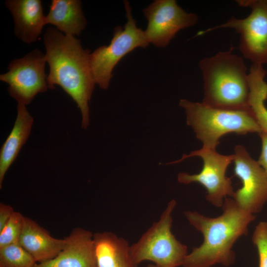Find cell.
<instances>
[{
    "label": "cell",
    "instance_id": "obj_1",
    "mask_svg": "<svg viewBox=\"0 0 267 267\" xmlns=\"http://www.w3.org/2000/svg\"><path fill=\"white\" fill-rule=\"evenodd\" d=\"M45 58L49 67L48 89L58 85L74 100L82 115L81 126L89 125V102L96 84L89 63L90 51L75 36L49 27L44 35Z\"/></svg>",
    "mask_w": 267,
    "mask_h": 267
},
{
    "label": "cell",
    "instance_id": "obj_18",
    "mask_svg": "<svg viewBox=\"0 0 267 267\" xmlns=\"http://www.w3.org/2000/svg\"><path fill=\"white\" fill-rule=\"evenodd\" d=\"M267 72L263 66H251L248 73L250 87L249 106L262 131L267 134V83L265 81Z\"/></svg>",
    "mask_w": 267,
    "mask_h": 267
},
{
    "label": "cell",
    "instance_id": "obj_16",
    "mask_svg": "<svg viewBox=\"0 0 267 267\" xmlns=\"http://www.w3.org/2000/svg\"><path fill=\"white\" fill-rule=\"evenodd\" d=\"M17 114L13 127L0 152V188L5 175L15 161L30 134L34 119L25 105L18 104Z\"/></svg>",
    "mask_w": 267,
    "mask_h": 267
},
{
    "label": "cell",
    "instance_id": "obj_2",
    "mask_svg": "<svg viewBox=\"0 0 267 267\" xmlns=\"http://www.w3.org/2000/svg\"><path fill=\"white\" fill-rule=\"evenodd\" d=\"M222 207V214L216 218L195 211L184 212L189 223L202 233L204 240L186 256L183 267H211L217 264L229 267L233 264V246L239 237L248 234L256 216L240 208L231 197L225 198Z\"/></svg>",
    "mask_w": 267,
    "mask_h": 267
},
{
    "label": "cell",
    "instance_id": "obj_5",
    "mask_svg": "<svg viewBox=\"0 0 267 267\" xmlns=\"http://www.w3.org/2000/svg\"><path fill=\"white\" fill-rule=\"evenodd\" d=\"M176 204L175 200L170 201L158 221L130 246L131 256L136 266L144 261H151L159 267L182 266L188 254L187 246L178 241L171 231L172 213Z\"/></svg>",
    "mask_w": 267,
    "mask_h": 267
},
{
    "label": "cell",
    "instance_id": "obj_8",
    "mask_svg": "<svg viewBox=\"0 0 267 267\" xmlns=\"http://www.w3.org/2000/svg\"><path fill=\"white\" fill-rule=\"evenodd\" d=\"M193 156L202 158L203 162L202 170L199 173L193 175L179 173L178 175V181L186 184L191 182L201 184L207 190V200L217 207H222L225 198L232 197L234 193L231 178L226 176L227 168L233 161V154L222 155L216 150L202 147L188 155L183 154L179 160L168 164L178 163Z\"/></svg>",
    "mask_w": 267,
    "mask_h": 267
},
{
    "label": "cell",
    "instance_id": "obj_22",
    "mask_svg": "<svg viewBox=\"0 0 267 267\" xmlns=\"http://www.w3.org/2000/svg\"><path fill=\"white\" fill-rule=\"evenodd\" d=\"M259 135L261 139L262 149L257 162L267 176V134L262 132Z\"/></svg>",
    "mask_w": 267,
    "mask_h": 267
},
{
    "label": "cell",
    "instance_id": "obj_7",
    "mask_svg": "<svg viewBox=\"0 0 267 267\" xmlns=\"http://www.w3.org/2000/svg\"><path fill=\"white\" fill-rule=\"evenodd\" d=\"M240 6L251 9L243 19L232 17L226 22L200 31L202 35L221 28H232L240 35V50L255 64H267V0H239Z\"/></svg>",
    "mask_w": 267,
    "mask_h": 267
},
{
    "label": "cell",
    "instance_id": "obj_12",
    "mask_svg": "<svg viewBox=\"0 0 267 267\" xmlns=\"http://www.w3.org/2000/svg\"><path fill=\"white\" fill-rule=\"evenodd\" d=\"M93 236L86 229H73L65 237L66 245L56 257L33 267H97Z\"/></svg>",
    "mask_w": 267,
    "mask_h": 267
},
{
    "label": "cell",
    "instance_id": "obj_9",
    "mask_svg": "<svg viewBox=\"0 0 267 267\" xmlns=\"http://www.w3.org/2000/svg\"><path fill=\"white\" fill-rule=\"evenodd\" d=\"M46 62L45 54L35 49L13 60L8 71L0 75V81L8 85V92L18 104L28 105L37 94L48 89L44 71Z\"/></svg>",
    "mask_w": 267,
    "mask_h": 267
},
{
    "label": "cell",
    "instance_id": "obj_19",
    "mask_svg": "<svg viewBox=\"0 0 267 267\" xmlns=\"http://www.w3.org/2000/svg\"><path fill=\"white\" fill-rule=\"evenodd\" d=\"M36 263L19 242L0 247V267H33Z\"/></svg>",
    "mask_w": 267,
    "mask_h": 267
},
{
    "label": "cell",
    "instance_id": "obj_24",
    "mask_svg": "<svg viewBox=\"0 0 267 267\" xmlns=\"http://www.w3.org/2000/svg\"><path fill=\"white\" fill-rule=\"evenodd\" d=\"M146 267H159L155 264H149Z\"/></svg>",
    "mask_w": 267,
    "mask_h": 267
},
{
    "label": "cell",
    "instance_id": "obj_15",
    "mask_svg": "<svg viewBox=\"0 0 267 267\" xmlns=\"http://www.w3.org/2000/svg\"><path fill=\"white\" fill-rule=\"evenodd\" d=\"M93 239L97 267H137L123 238L105 231L94 233Z\"/></svg>",
    "mask_w": 267,
    "mask_h": 267
},
{
    "label": "cell",
    "instance_id": "obj_6",
    "mask_svg": "<svg viewBox=\"0 0 267 267\" xmlns=\"http://www.w3.org/2000/svg\"><path fill=\"white\" fill-rule=\"evenodd\" d=\"M124 4L126 24L123 27L114 28L113 37L108 45L97 47L89 55L95 82L103 89L108 88L115 67L126 55L136 48H146L150 44L144 31L136 26L129 2L124 0Z\"/></svg>",
    "mask_w": 267,
    "mask_h": 267
},
{
    "label": "cell",
    "instance_id": "obj_21",
    "mask_svg": "<svg viewBox=\"0 0 267 267\" xmlns=\"http://www.w3.org/2000/svg\"><path fill=\"white\" fill-rule=\"evenodd\" d=\"M252 240L258 251L259 267H267V222L258 223L252 234Z\"/></svg>",
    "mask_w": 267,
    "mask_h": 267
},
{
    "label": "cell",
    "instance_id": "obj_3",
    "mask_svg": "<svg viewBox=\"0 0 267 267\" xmlns=\"http://www.w3.org/2000/svg\"><path fill=\"white\" fill-rule=\"evenodd\" d=\"M229 50L205 57L199 63L204 82L202 103L216 108L247 110L250 87L244 61Z\"/></svg>",
    "mask_w": 267,
    "mask_h": 267
},
{
    "label": "cell",
    "instance_id": "obj_17",
    "mask_svg": "<svg viewBox=\"0 0 267 267\" xmlns=\"http://www.w3.org/2000/svg\"><path fill=\"white\" fill-rule=\"evenodd\" d=\"M79 0H52L46 16V23L53 25L66 35H80L87 21Z\"/></svg>",
    "mask_w": 267,
    "mask_h": 267
},
{
    "label": "cell",
    "instance_id": "obj_4",
    "mask_svg": "<svg viewBox=\"0 0 267 267\" xmlns=\"http://www.w3.org/2000/svg\"><path fill=\"white\" fill-rule=\"evenodd\" d=\"M179 105L185 110L187 125L193 129L205 149L216 150L220 139L228 134H260L262 132L251 108H216L186 99H181Z\"/></svg>",
    "mask_w": 267,
    "mask_h": 267
},
{
    "label": "cell",
    "instance_id": "obj_20",
    "mask_svg": "<svg viewBox=\"0 0 267 267\" xmlns=\"http://www.w3.org/2000/svg\"><path fill=\"white\" fill-rule=\"evenodd\" d=\"M24 217L14 212L6 225L0 231V247L19 242L24 225Z\"/></svg>",
    "mask_w": 267,
    "mask_h": 267
},
{
    "label": "cell",
    "instance_id": "obj_11",
    "mask_svg": "<svg viewBox=\"0 0 267 267\" xmlns=\"http://www.w3.org/2000/svg\"><path fill=\"white\" fill-rule=\"evenodd\" d=\"M233 156L234 173L242 186L234 191L232 198L243 210L259 213L267 202V176L244 146L236 145Z\"/></svg>",
    "mask_w": 267,
    "mask_h": 267
},
{
    "label": "cell",
    "instance_id": "obj_10",
    "mask_svg": "<svg viewBox=\"0 0 267 267\" xmlns=\"http://www.w3.org/2000/svg\"><path fill=\"white\" fill-rule=\"evenodd\" d=\"M147 20L144 33L149 43L165 47L180 30L195 25L197 15L188 13L175 0H155L143 9Z\"/></svg>",
    "mask_w": 267,
    "mask_h": 267
},
{
    "label": "cell",
    "instance_id": "obj_14",
    "mask_svg": "<svg viewBox=\"0 0 267 267\" xmlns=\"http://www.w3.org/2000/svg\"><path fill=\"white\" fill-rule=\"evenodd\" d=\"M19 243L39 263L56 257L65 247L66 240L65 238L60 239L53 237L36 222L24 217Z\"/></svg>",
    "mask_w": 267,
    "mask_h": 267
},
{
    "label": "cell",
    "instance_id": "obj_23",
    "mask_svg": "<svg viewBox=\"0 0 267 267\" xmlns=\"http://www.w3.org/2000/svg\"><path fill=\"white\" fill-rule=\"evenodd\" d=\"M13 208L8 205L0 204V231L4 227L14 213Z\"/></svg>",
    "mask_w": 267,
    "mask_h": 267
},
{
    "label": "cell",
    "instance_id": "obj_13",
    "mask_svg": "<svg viewBox=\"0 0 267 267\" xmlns=\"http://www.w3.org/2000/svg\"><path fill=\"white\" fill-rule=\"evenodd\" d=\"M5 4L13 16L15 36L28 44L36 42L46 24L42 1L7 0Z\"/></svg>",
    "mask_w": 267,
    "mask_h": 267
}]
</instances>
